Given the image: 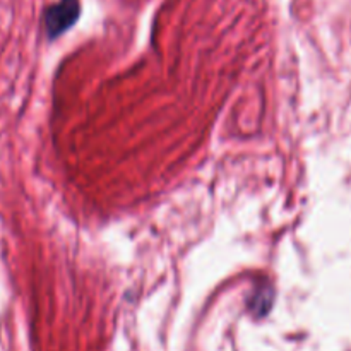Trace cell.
<instances>
[{
  "instance_id": "1",
  "label": "cell",
  "mask_w": 351,
  "mask_h": 351,
  "mask_svg": "<svg viewBox=\"0 0 351 351\" xmlns=\"http://www.w3.org/2000/svg\"><path fill=\"white\" fill-rule=\"evenodd\" d=\"M79 12H81L79 0H60L55 5H51L45 14L48 36L57 38L62 33H65L77 21Z\"/></svg>"
}]
</instances>
